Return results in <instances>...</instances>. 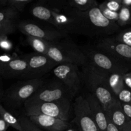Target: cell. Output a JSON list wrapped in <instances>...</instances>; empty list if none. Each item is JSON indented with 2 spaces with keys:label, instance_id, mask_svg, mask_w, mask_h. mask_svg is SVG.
Returning <instances> with one entry per match:
<instances>
[{
  "label": "cell",
  "instance_id": "1",
  "mask_svg": "<svg viewBox=\"0 0 131 131\" xmlns=\"http://www.w3.org/2000/svg\"><path fill=\"white\" fill-rule=\"evenodd\" d=\"M75 10L78 34L91 37H103L111 35L120 29L117 23L110 21L102 15L99 6L86 12Z\"/></svg>",
  "mask_w": 131,
  "mask_h": 131
},
{
  "label": "cell",
  "instance_id": "2",
  "mask_svg": "<svg viewBox=\"0 0 131 131\" xmlns=\"http://www.w3.org/2000/svg\"><path fill=\"white\" fill-rule=\"evenodd\" d=\"M84 69L83 78L84 83L106 112L107 108L118 100L109 87L107 83L109 73L99 70L88 63Z\"/></svg>",
  "mask_w": 131,
  "mask_h": 131
},
{
  "label": "cell",
  "instance_id": "3",
  "mask_svg": "<svg viewBox=\"0 0 131 131\" xmlns=\"http://www.w3.org/2000/svg\"><path fill=\"white\" fill-rule=\"evenodd\" d=\"M44 83L43 78L17 81L5 90L1 104L8 111L20 109Z\"/></svg>",
  "mask_w": 131,
  "mask_h": 131
},
{
  "label": "cell",
  "instance_id": "4",
  "mask_svg": "<svg viewBox=\"0 0 131 131\" xmlns=\"http://www.w3.org/2000/svg\"><path fill=\"white\" fill-rule=\"evenodd\" d=\"M46 54L59 65L74 64L84 67L88 62L84 51L75 43L67 40L50 42Z\"/></svg>",
  "mask_w": 131,
  "mask_h": 131
},
{
  "label": "cell",
  "instance_id": "5",
  "mask_svg": "<svg viewBox=\"0 0 131 131\" xmlns=\"http://www.w3.org/2000/svg\"><path fill=\"white\" fill-rule=\"evenodd\" d=\"M45 6L51 10L53 18V26L60 31L78 34L76 10L70 7L67 1L45 0Z\"/></svg>",
  "mask_w": 131,
  "mask_h": 131
},
{
  "label": "cell",
  "instance_id": "6",
  "mask_svg": "<svg viewBox=\"0 0 131 131\" xmlns=\"http://www.w3.org/2000/svg\"><path fill=\"white\" fill-rule=\"evenodd\" d=\"M71 100H61L51 102L25 103L24 110L27 116L44 115L69 122L71 113Z\"/></svg>",
  "mask_w": 131,
  "mask_h": 131
},
{
  "label": "cell",
  "instance_id": "7",
  "mask_svg": "<svg viewBox=\"0 0 131 131\" xmlns=\"http://www.w3.org/2000/svg\"><path fill=\"white\" fill-rule=\"evenodd\" d=\"M84 52L90 65L105 72L125 74L131 69V63L118 60L97 48L88 49Z\"/></svg>",
  "mask_w": 131,
  "mask_h": 131
},
{
  "label": "cell",
  "instance_id": "8",
  "mask_svg": "<svg viewBox=\"0 0 131 131\" xmlns=\"http://www.w3.org/2000/svg\"><path fill=\"white\" fill-rule=\"evenodd\" d=\"M74 96L62 83L54 80L44 83L26 103L51 102L61 100H71Z\"/></svg>",
  "mask_w": 131,
  "mask_h": 131
},
{
  "label": "cell",
  "instance_id": "9",
  "mask_svg": "<svg viewBox=\"0 0 131 131\" xmlns=\"http://www.w3.org/2000/svg\"><path fill=\"white\" fill-rule=\"evenodd\" d=\"M23 58L26 61L28 69L22 80L43 78L45 74L53 70L59 65L48 57L47 54L35 52L24 55Z\"/></svg>",
  "mask_w": 131,
  "mask_h": 131
},
{
  "label": "cell",
  "instance_id": "10",
  "mask_svg": "<svg viewBox=\"0 0 131 131\" xmlns=\"http://www.w3.org/2000/svg\"><path fill=\"white\" fill-rule=\"evenodd\" d=\"M17 28L19 31L26 37H35L50 42L60 40L68 36L66 33L60 31L56 28H44L42 26L29 20L17 21Z\"/></svg>",
  "mask_w": 131,
  "mask_h": 131
},
{
  "label": "cell",
  "instance_id": "11",
  "mask_svg": "<svg viewBox=\"0 0 131 131\" xmlns=\"http://www.w3.org/2000/svg\"><path fill=\"white\" fill-rule=\"evenodd\" d=\"M55 78L62 83L75 96L81 88L82 77L79 67L74 64H60L52 70Z\"/></svg>",
  "mask_w": 131,
  "mask_h": 131
},
{
  "label": "cell",
  "instance_id": "12",
  "mask_svg": "<svg viewBox=\"0 0 131 131\" xmlns=\"http://www.w3.org/2000/svg\"><path fill=\"white\" fill-rule=\"evenodd\" d=\"M74 122L79 131H99L85 97H77L74 103Z\"/></svg>",
  "mask_w": 131,
  "mask_h": 131
},
{
  "label": "cell",
  "instance_id": "13",
  "mask_svg": "<svg viewBox=\"0 0 131 131\" xmlns=\"http://www.w3.org/2000/svg\"><path fill=\"white\" fill-rule=\"evenodd\" d=\"M95 48L125 62L131 63V47L118 42L114 37L99 40Z\"/></svg>",
  "mask_w": 131,
  "mask_h": 131
},
{
  "label": "cell",
  "instance_id": "14",
  "mask_svg": "<svg viewBox=\"0 0 131 131\" xmlns=\"http://www.w3.org/2000/svg\"><path fill=\"white\" fill-rule=\"evenodd\" d=\"M28 69V65L23 56H18L14 60L0 64V75L5 79H22Z\"/></svg>",
  "mask_w": 131,
  "mask_h": 131
},
{
  "label": "cell",
  "instance_id": "15",
  "mask_svg": "<svg viewBox=\"0 0 131 131\" xmlns=\"http://www.w3.org/2000/svg\"><path fill=\"white\" fill-rule=\"evenodd\" d=\"M28 117L38 127L48 131H64L70 125L68 121L44 115H31Z\"/></svg>",
  "mask_w": 131,
  "mask_h": 131
},
{
  "label": "cell",
  "instance_id": "16",
  "mask_svg": "<svg viewBox=\"0 0 131 131\" xmlns=\"http://www.w3.org/2000/svg\"><path fill=\"white\" fill-rule=\"evenodd\" d=\"M91 113L99 131H106L107 118L103 107L93 95L90 93L85 97Z\"/></svg>",
  "mask_w": 131,
  "mask_h": 131
},
{
  "label": "cell",
  "instance_id": "17",
  "mask_svg": "<svg viewBox=\"0 0 131 131\" xmlns=\"http://www.w3.org/2000/svg\"><path fill=\"white\" fill-rule=\"evenodd\" d=\"M106 113L107 119L120 131H122L127 123L130 120L123 111L121 103L118 100L115 101L107 108Z\"/></svg>",
  "mask_w": 131,
  "mask_h": 131
},
{
  "label": "cell",
  "instance_id": "18",
  "mask_svg": "<svg viewBox=\"0 0 131 131\" xmlns=\"http://www.w3.org/2000/svg\"><path fill=\"white\" fill-rule=\"evenodd\" d=\"M31 13L33 17L37 18L38 20H42L51 25H53L52 12L47 6L37 2L32 6L31 8Z\"/></svg>",
  "mask_w": 131,
  "mask_h": 131
},
{
  "label": "cell",
  "instance_id": "19",
  "mask_svg": "<svg viewBox=\"0 0 131 131\" xmlns=\"http://www.w3.org/2000/svg\"><path fill=\"white\" fill-rule=\"evenodd\" d=\"M124 74L113 72L109 73L107 75V83L111 92L117 96L122 90L125 88L123 80V75Z\"/></svg>",
  "mask_w": 131,
  "mask_h": 131
},
{
  "label": "cell",
  "instance_id": "20",
  "mask_svg": "<svg viewBox=\"0 0 131 131\" xmlns=\"http://www.w3.org/2000/svg\"><path fill=\"white\" fill-rule=\"evenodd\" d=\"M26 41L28 44L33 49L35 52L42 54H46L51 42L50 41L32 37H27Z\"/></svg>",
  "mask_w": 131,
  "mask_h": 131
},
{
  "label": "cell",
  "instance_id": "21",
  "mask_svg": "<svg viewBox=\"0 0 131 131\" xmlns=\"http://www.w3.org/2000/svg\"><path fill=\"white\" fill-rule=\"evenodd\" d=\"M67 3L70 7L80 12H86L99 6L95 0H70Z\"/></svg>",
  "mask_w": 131,
  "mask_h": 131
},
{
  "label": "cell",
  "instance_id": "22",
  "mask_svg": "<svg viewBox=\"0 0 131 131\" xmlns=\"http://www.w3.org/2000/svg\"><path fill=\"white\" fill-rule=\"evenodd\" d=\"M0 118H2L9 126L12 127L18 131H22L20 122L17 118L12 115L9 111L6 110L0 102Z\"/></svg>",
  "mask_w": 131,
  "mask_h": 131
},
{
  "label": "cell",
  "instance_id": "23",
  "mask_svg": "<svg viewBox=\"0 0 131 131\" xmlns=\"http://www.w3.org/2000/svg\"><path fill=\"white\" fill-rule=\"evenodd\" d=\"M20 12L9 6L0 8V23L17 22Z\"/></svg>",
  "mask_w": 131,
  "mask_h": 131
},
{
  "label": "cell",
  "instance_id": "24",
  "mask_svg": "<svg viewBox=\"0 0 131 131\" xmlns=\"http://www.w3.org/2000/svg\"><path fill=\"white\" fill-rule=\"evenodd\" d=\"M118 26H125L131 23V8L122 6L118 12V19L117 20Z\"/></svg>",
  "mask_w": 131,
  "mask_h": 131
},
{
  "label": "cell",
  "instance_id": "25",
  "mask_svg": "<svg viewBox=\"0 0 131 131\" xmlns=\"http://www.w3.org/2000/svg\"><path fill=\"white\" fill-rule=\"evenodd\" d=\"M18 119L21 126L22 131H42L40 128L31 121L25 115H20Z\"/></svg>",
  "mask_w": 131,
  "mask_h": 131
},
{
  "label": "cell",
  "instance_id": "26",
  "mask_svg": "<svg viewBox=\"0 0 131 131\" xmlns=\"http://www.w3.org/2000/svg\"><path fill=\"white\" fill-rule=\"evenodd\" d=\"M17 22H5L0 23V36L6 35L14 33L17 29Z\"/></svg>",
  "mask_w": 131,
  "mask_h": 131
},
{
  "label": "cell",
  "instance_id": "27",
  "mask_svg": "<svg viewBox=\"0 0 131 131\" xmlns=\"http://www.w3.org/2000/svg\"><path fill=\"white\" fill-rule=\"evenodd\" d=\"M114 38L118 42L131 47V28L122 31Z\"/></svg>",
  "mask_w": 131,
  "mask_h": 131
},
{
  "label": "cell",
  "instance_id": "28",
  "mask_svg": "<svg viewBox=\"0 0 131 131\" xmlns=\"http://www.w3.org/2000/svg\"><path fill=\"white\" fill-rule=\"evenodd\" d=\"M32 1L33 0H8L6 6L13 8L20 12Z\"/></svg>",
  "mask_w": 131,
  "mask_h": 131
},
{
  "label": "cell",
  "instance_id": "29",
  "mask_svg": "<svg viewBox=\"0 0 131 131\" xmlns=\"http://www.w3.org/2000/svg\"><path fill=\"white\" fill-rule=\"evenodd\" d=\"M99 8L101 10L102 15L105 17L107 19H108L110 21L114 22V23H117V20L118 19V12H115L110 10L109 9L106 8V7L102 5L101 4L99 5Z\"/></svg>",
  "mask_w": 131,
  "mask_h": 131
},
{
  "label": "cell",
  "instance_id": "30",
  "mask_svg": "<svg viewBox=\"0 0 131 131\" xmlns=\"http://www.w3.org/2000/svg\"><path fill=\"white\" fill-rule=\"evenodd\" d=\"M101 5H103L106 8L115 12H119L121 9L122 6V0H110V1H104Z\"/></svg>",
  "mask_w": 131,
  "mask_h": 131
},
{
  "label": "cell",
  "instance_id": "31",
  "mask_svg": "<svg viewBox=\"0 0 131 131\" xmlns=\"http://www.w3.org/2000/svg\"><path fill=\"white\" fill-rule=\"evenodd\" d=\"M116 97L121 103L131 104V90L124 88L120 91Z\"/></svg>",
  "mask_w": 131,
  "mask_h": 131
},
{
  "label": "cell",
  "instance_id": "32",
  "mask_svg": "<svg viewBox=\"0 0 131 131\" xmlns=\"http://www.w3.org/2000/svg\"><path fill=\"white\" fill-rule=\"evenodd\" d=\"M0 48L6 52H10L13 48V43L6 35L0 36Z\"/></svg>",
  "mask_w": 131,
  "mask_h": 131
},
{
  "label": "cell",
  "instance_id": "33",
  "mask_svg": "<svg viewBox=\"0 0 131 131\" xmlns=\"http://www.w3.org/2000/svg\"><path fill=\"white\" fill-rule=\"evenodd\" d=\"M17 57H18L17 55L10 54L8 53L0 54V64L6 63H8L9 61H12V60H14Z\"/></svg>",
  "mask_w": 131,
  "mask_h": 131
},
{
  "label": "cell",
  "instance_id": "34",
  "mask_svg": "<svg viewBox=\"0 0 131 131\" xmlns=\"http://www.w3.org/2000/svg\"><path fill=\"white\" fill-rule=\"evenodd\" d=\"M123 80L125 88L131 90V72L125 73L123 75Z\"/></svg>",
  "mask_w": 131,
  "mask_h": 131
},
{
  "label": "cell",
  "instance_id": "35",
  "mask_svg": "<svg viewBox=\"0 0 131 131\" xmlns=\"http://www.w3.org/2000/svg\"><path fill=\"white\" fill-rule=\"evenodd\" d=\"M121 103V102H120ZM122 108L123 111L126 115L127 117L131 120V104L125 103H121Z\"/></svg>",
  "mask_w": 131,
  "mask_h": 131
},
{
  "label": "cell",
  "instance_id": "36",
  "mask_svg": "<svg viewBox=\"0 0 131 131\" xmlns=\"http://www.w3.org/2000/svg\"><path fill=\"white\" fill-rule=\"evenodd\" d=\"M106 131H120L111 122V121L107 119V129H106Z\"/></svg>",
  "mask_w": 131,
  "mask_h": 131
},
{
  "label": "cell",
  "instance_id": "37",
  "mask_svg": "<svg viewBox=\"0 0 131 131\" xmlns=\"http://www.w3.org/2000/svg\"><path fill=\"white\" fill-rule=\"evenodd\" d=\"M10 127L9 125L6 124L2 118H0V131H6Z\"/></svg>",
  "mask_w": 131,
  "mask_h": 131
},
{
  "label": "cell",
  "instance_id": "38",
  "mask_svg": "<svg viewBox=\"0 0 131 131\" xmlns=\"http://www.w3.org/2000/svg\"><path fill=\"white\" fill-rule=\"evenodd\" d=\"M4 93H5V90H4L3 84L2 77L0 75V102L2 100L3 97Z\"/></svg>",
  "mask_w": 131,
  "mask_h": 131
},
{
  "label": "cell",
  "instance_id": "39",
  "mask_svg": "<svg viewBox=\"0 0 131 131\" xmlns=\"http://www.w3.org/2000/svg\"><path fill=\"white\" fill-rule=\"evenodd\" d=\"M122 5L125 7L131 8V0H122Z\"/></svg>",
  "mask_w": 131,
  "mask_h": 131
},
{
  "label": "cell",
  "instance_id": "40",
  "mask_svg": "<svg viewBox=\"0 0 131 131\" xmlns=\"http://www.w3.org/2000/svg\"><path fill=\"white\" fill-rule=\"evenodd\" d=\"M122 131H131V120H129L127 123Z\"/></svg>",
  "mask_w": 131,
  "mask_h": 131
},
{
  "label": "cell",
  "instance_id": "41",
  "mask_svg": "<svg viewBox=\"0 0 131 131\" xmlns=\"http://www.w3.org/2000/svg\"><path fill=\"white\" fill-rule=\"evenodd\" d=\"M8 0H0V8L3 6H6V3H7Z\"/></svg>",
  "mask_w": 131,
  "mask_h": 131
},
{
  "label": "cell",
  "instance_id": "42",
  "mask_svg": "<svg viewBox=\"0 0 131 131\" xmlns=\"http://www.w3.org/2000/svg\"><path fill=\"white\" fill-rule=\"evenodd\" d=\"M64 131H79V130L76 129L75 128L73 127L71 125V124H70V126H69V127L66 129V130H65Z\"/></svg>",
  "mask_w": 131,
  "mask_h": 131
}]
</instances>
